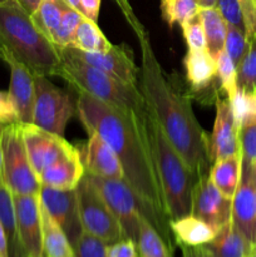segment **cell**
Wrapping results in <instances>:
<instances>
[{
	"label": "cell",
	"instance_id": "cb8c5ba5",
	"mask_svg": "<svg viewBox=\"0 0 256 257\" xmlns=\"http://www.w3.org/2000/svg\"><path fill=\"white\" fill-rule=\"evenodd\" d=\"M44 257H75L74 248L60 226L48 215L40 203Z\"/></svg>",
	"mask_w": 256,
	"mask_h": 257
},
{
	"label": "cell",
	"instance_id": "d4e9b609",
	"mask_svg": "<svg viewBox=\"0 0 256 257\" xmlns=\"http://www.w3.org/2000/svg\"><path fill=\"white\" fill-rule=\"evenodd\" d=\"M198 15L205 30L208 53L216 58L225 49L227 23L216 8H200Z\"/></svg>",
	"mask_w": 256,
	"mask_h": 257
},
{
	"label": "cell",
	"instance_id": "e575fe53",
	"mask_svg": "<svg viewBox=\"0 0 256 257\" xmlns=\"http://www.w3.org/2000/svg\"><path fill=\"white\" fill-rule=\"evenodd\" d=\"M248 49V39L246 37V33L233 25L227 24V33H226L225 40V50L230 58L232 59L236 68L241 63L242 58L245 57L246 52Z\"/></svg>",
	"mask_w": 256,
	"mask_h": 257
},
{
	"label": "cell",
	"instance_id": "681fc988",
	"mask_svg": "<svg viewBox=\"0 0 256 257\" xmlns=\"http://www.w3.org/2000/svg\"><path fill=\"white\" fill-rule=\"evenodd\" d=\"M3 131V130H2ZM2 131H0V183L3 182V163H2Z\"/></svg>",
	"mask_w": 256,
	"mask_h": 257
},
{
	"label": "cell",
	"instance_id": "7dc6e473",
	"mask_svg": "<svg viewBox=\"0 0 256 257\" xmlns=\"http://www.w3.org/2000/svg\"><path fill=\"white\" fill-rule=\"evenodd\" d=\"M65 3H67L69 7H72L73 9L78 10L79 13H82L83 15H84V12H83V8H82V4H80V0H64Z\"/></svg>",
	"mask_w": 256,
	"mask_h": 257
},
{
	"label": "cell",
	"instance_id": "ee69618b",
	"mask_svg": "<svg viewBox=\"0 0 256 257\" xmlns=\"http://www.w3.org/2000/svg\"><path fill=\"white\" fill-rule=\"evenodd\" d=\"M182 257H213L207 246H196V247H181Z\"/></svg>",
	"mask_w": 256,
	"mask_h": 257
},
{
	"label": "cell",
	"instance_id": "3957f363",
	"mask_svg": "<svg viewBox=\"0 0 256 257\" xmlns=\"http://www.w3.org/2000/svg\"><path fill=\"white\" fill-rule=\"evenodd\" d=\"M0 44L34 75L52 77L59 73V49L38 29L19 0L0 3Z\"/></svg>",
	"mask_w": 256,
	"mask_h": 257
},
{
	"label": "cell",
	"instance_id": "8d00e7d4",
	"mask_svg": "<svg viewBox=\"0 0 256 257\" xmlns=\"http://www.w3.org/2000/svg\"><path fill=\"white\" fill-rule=\"evenodd\" d=\"M181 27H182L183 38H185L188 50H207L205 30H203L200 15H195L192 19L183 23Z\"/></svg>",
	"mask_w": 256,
	"mask_h": 257
},
{
	"label": "cell",
	"instance_id": "4316f807",
	"mask_svg": "<svg viewBox=\"0 0 256 257\" xmlns=\"http://www.w3.org/2000/svg\"><path fill=\"white\" fill-rule=\"evenodd\" d=\"M69 5L64 0H42L37 10L32 14V19L38 29L54 43L55 34L60 25L63 13Z\"/></svg>",
	"mask_w": 256,
	"mask_h": 257
},
{
	"label": "cell",
	"instance_id": "1f68e13d",
	"mask_svg": "<svg viewBox=\"0 0 256 257\" xmlns=\"http://www.w3.org/2000/svg\"><path fill=\"white\" fill-rule=\"evenodd\" d=\"M217 64V75L221 89L226 93L228 100L235 97L237 92V68L225 49L215 58Z\"/></svg>",
	"mask_w": 256,
	"mask_h": 257
},
{
	"label": "cell",
	"instance_id": "db71d44e",
	"mask_svg": "<svg viewBox=\"0 0 256 257\" xmlns=\"http://www.w3.org/2000/svg\"><path fill=\"white\" fill-rule=\"evenodd\" d=\"M0 257H2V256H0Z\"/></svg>",
	"mask_w": 256,
	"mask_h": 257
},
{
	"label": "cell",
	"instance_id": "bcb514c9",
	"mask_svg": "<svg viewBox=\"0 0 256 257\" xmlns=\"http://www.w3.org/2000/svg\"><path fill=\"white\" fill-rule=\"evenodd\" d=\"M40 2H42V0H19L20 4H22L23 7L30 13V14H33V13L37 10L38 5L40 4Z\"/></svg>",
	"mask_w": 256,
	"mask_h": 257
},
{
	"label": "cell",
	"instance_id": "d590c367",
	"mask_svg": "<svg viewBox=\"0 0 256 257\" xmlns=\"http://www.w3.org/2000/svg\"><path fill=\"white\" fill-rule=\"evenodd\" d=\"M75 257H107L108 245L95 236L83 231L73 245Z\"/></svg>",
	"mask_w": 256,
	"mask_h": 257
},
{
	"label": "cell",
	"instance_id": "ab89813d",
	"mask_svg": "<svg viewBox=\"0 0 256 257\" xmlns=\"http://www.w3.org/2000/svg\"><path fill=\"white\" fill-rule=\"evenodd\" d=\"M243 14L246 37L250 40L256 35V0H238Z\"/></svg>",
	"mask_w": 256,
	"mask_h": 257
},
{
	"label": "cell",
	"instance_id": "484cf974",
	"mask_svg": "<svg viewBox=\"0 0 256 257\" xmlns=\"http://www.w3.org/2000/svg\"><path fill=\"white\" fill-rule=\"evenodd\" d=\"M0 222L7 235L9 257H24L22 247H20L19 238H18L13 193L4 182L0 183Z\"/></svg>",
	"mask_w": 256,
	"mask_h": 257
},
{
	"label": "cell",
	"instance_id": "ac0fdd59",
	"mask_svg": "<svg viewBox=\"0 0 256 257\" xmlns=\"http://www.w3.org/2000/svg\"><path fill=\"white\" fill-rule=\"evenodd\" d=\"M241 153L238 142V125L235 120L228 98L216 100V119L213 131L208 136V157L211 163L220 158Z\"/></svg>",
	"mask_w": 256,
	"mask_h": 257
},
{
	"label": "cell",
	"instance_id": "9a60e30c",
	"mask_svg": "<svg viewBox=\"0 0 256 257\" xmlns=\"http://www.w3.org/2000/svg\"><path fill=\"white\" fill-rule=\"evenodd\" d=\"M231 220L256 246V163L242 160L240 183L232 198Z\"/></svg>",
	"mask_w": 256,
	"mask_h": 257
},
{
	"label": "cell",
	"instance_id": "7402d4cb",
	"mask_svg": "<svg viewBox=\"0 0 256 257\" xmlns=\"http://www.w3.org/2000/svg\"><path fill=\"white\" fill-rule=\"evenodd\" d=\"M206 246L213 257H250L255 248V245L233 225L232 220L222 226L215 238Z\"/></svg>",
	"mask_w": 256,
	"mask_h": 257
},
{
	"label": "cell",
	"instance_id": "836d02e7",
	"mask_svg": "<svg viewBox=\"0 0 256 257\" xmlns=\"http://www.w3.org/2000/svg\"><path fill=\"white\" fill-rule=\"evenodd\" d=\"M83 18L85 17L82 13L73 9L72 7L67 8V10L63 13L60 25L59 28H58L57 34H55L54 38V44L57 45L58 48L67 47V45L72 44L75 30H77L78 25H79L80 22L83 20Z\"/></svg>",
	"mask_w": 256,
	"mask_h": 257
},
{
	"label": "cell",
	"instance_id": "6da1fadb",
	"mask_svg": "<svg viewBox=\"0 0 256 257\" xmlns=\"http://www.w3.org/2000/svg\"><path fill=\"white\" fill-rule=\"evenodd\" d=\"M77 112L87 132L98 133L113 148L130 187L156 212L168 218L143 125L146 113L125 112L82 90H78Z\"/></svg>",
	"mask_w": 256,
	"mask_h": 257
},
{
	"label": "cell",
	"instance_id": "4dcf8cb0",
	"mask_svg": "<svg viewBox=\"0 0 256 257\" xmlns=\"http://www.w3.org/2000/svg\"><path fill=\"white\" fill-rule=\"evenodd\" d=\"M237 89L256 94V35L248 40V49L237 67Z\"/></svg>",
	"mask_w": 256,
	"mask_h": 257
},
{
	"label": "cell",
	"instance_id": "f5cc1de1",
	"mask_svg": "<svg viewBox=\"0 0 256 257\" xmlns=\"http://www.w3.org/2000/svg\"><path fill=\"white\" fill-rule=\"evenodd\" d=\"M3 2H5V0H0V3H3Z\"/></svg>",
	"mask_w": 256,
	"mask_h": 257
},
{
	"label": "cell",
	"instance_id": "52a82bcc",
	"mask_svg": "<svg viewBox=\"0 0 256 257\" xmlns=\"http://www.w3.org/2000/svg\"><path fill=\"white\" fill-rule=\"evenodd\" d=\"M3 182L13 195H39V177L33 170L23 141L20 123L2 131Z\"/></svg>",
	"mask_w": 256,
	"mask_h": 257
},
{
	"label": "cell",
	"instance_id": "f907efd6",
	"mask_svg": "<svg viewBox=\"0 0 256 257\" xmlns=\"http://www.w3.org/2000/svg\"><path fill=\"white\" fill-rule=\"evenodd\" d=\"M250 257H256V246H255V248H253L252 253H251V256H250Z\"/></svg>",
	"mask_w": 256,
	"mask_h": 257
},
{
	"label": "cell",
	"instance_id": "816d5d0a",
	"mask_svg": "<svg viewBox=\"0 0 256 257\" xmlns=\"http://www.w3.org/2000/svg\"><path fill=\"white\" fill-rule=\"evenodd\" d=\"M3 127H4V125H0V131H2V130H3Z\"/></svg>",
	"mask_w": 256,
	"mask_h": 257
},
{
	"label": "cell",
	"instance_id": "f35d334b",
	"mask_svg": "<svg viewBox=\"0 0 256 257\" xmlns=\"http://www.w3.org/2000/svg\"><path fill=\"white\" fill-rule=\"evenodd\" d=\"M19 123L17 108L10 97L9 92L0 90V125H8Z\"/></svg>",
	"mask_w": 256,
	"mask_h": 257
},
{
	"label": "cell",
	"instance_id": "5bb4252c",
	"mask_svg": "<svg viewBox=\"0 0 256 257\" xmlns=\"http://www.w3.org/2000/svg\"><path fill=\"white\" fill-rule=\"evenodd\" d=\"M68 50L83 60L87 64L103 70L107 74L127 83V84L138 87V73L140 68L135 62V54L130 45L118 44L112 45L109 50L103 53H88L77 49L73 45H67Z\"/></svg>",
	"mask_w": 256,
	"mask_h": 257
},
{
	"label": "cell",
	"instance_id": "44dd1931",
	"mask_svg": "<svg viewBox=\"0 0 256 257\" xmlns=\"http://www.w3.org/2000/svg\"><path fill=\"white\" fill-rule=\"evenodd\" d=\"M170 230L172 237L180 247L206 246L215 238L217 231L193 215L170 220Z\"/></svg>",
	"mask_w": 256,
	"mask_h": 257
},
{
	"label": "cell",
	"instance_id": "d6986e66",
	"mask_svg": "<svg viewBox=\"0 0 256 257\" xmlns=\"http://www.w3.org/2000/svg\"><path fill=\"white\" fill-rule=\"evenodd\" d=\"M89 140L80 153L85 172L112 180H124V171L113 148L98 133L89 132Z\"/></svg>",
	"mask_w": 256,
	"mask_h": 257
},
{
	"label": "cell",
	"instance_id": "f1b7e54d",
	"mask_svg": "<svg viewBox=\"0 0 256 257\" xmlns=\"http://www.w3.org/2000/svg\"><path fill=\"white\" fill-rule=\"evenodd\" d=\"M137 248L140 257H171V248L145 216H141L140 218Z\"/></svg>",
	"mask_w": 256,
	"mask_h": 257
},
{
	"label": "cell",
	"instance_id": "74e56055",
	"mask_svg": "<svg viewBox=\"0 0 256 257\" xmlns=\"http://www.w3.org/2000/svg\"><path fill=\"white\" fill-rule=\"evenodd\" d=\"M216 9L220 12L221 17L225 19L227 24L233 25L246 33L245 20H243V14L238 0H217Z\"/></svg>",
	"mask_w": 256,
	"mask_h": 257
},
{
	"label": "cell",
	"instance_id": "603a6c76",
	"mask_svg": "<svg viewBox=\"0 0 256 257\" xmlns=\"http://www.w3.org/2000/svg\"><path fill=\"white\" fill-rule=\"evenodd\" d=\"M241 153L230 157L220 158L212 163L210 168V177L216 187L226 198L232 200L238 187L241 178Z\"/></svg>",
	"mask_w": 256,
	"mask_h": 257
},
{
	"label": "cell",
	"instance_id": "e0dca14e",
	"mask_svg": "<svg viewBox=\"0 0 256 257\" xmlns=\"http://www.w3.org/2000/svg\"><path fill=\"white\" fill-rule=\"evenodd\" d=\"M0 59L9 65L10 85L8 92L17 108L19 123L32 124L35 99L34 74L2 44Z\"/></svg>",
	"mask_w": 256,
	"mask_h": 257
},
{
	"label": "cell",
	"instance_id": "ffe728a7",
	"mask_svg": "<svg viewBox=\"0 0 256 257\" xmlns=\"http://www.w3.org/2000/svg\"><path fill=\"white\" fill-rule=\"evenodd\" d=\"M84 173L85 170L79 152L74 156L57 161L45 168L38 177L42 186L68 191L77 188Z\"/></svg>",
	"mask_w": 256,
	"mask_h": 257
},
{
	"label": "cell",
	"instance_id": "f6af8a7d",
	"mask_svg": "<svg viewBox=\"0 0 256 257\" xmlns=\"http://www.w3.org/2000/svg\"><path fill=\"white\" fill-rule=\"evenodd\" d=\"M0 256L9 257V250H8V240L5 231L3 228L2 222H0Z\"/></svg>",
	"mask_w": 256,
	"mask_h": 257
},
{
	"label": "cell",
	"instance_id": "c3c4849f",
	"mask_svg": "<svg viewBox=\"0 0 256 257\" xmlns=\"http://www.w3.org/2000/svg\"><path fill=\"white\" fill-rule=\"evenodd\" d=\"M200 8H216L217 0H197Z\"/></svg>",
	"mask_w": 256,
	"mask_h": 257
},
{
	"label": "cell",
	"instance_id": "2e32d148",
	"mask_svg": "<svg viewBox=\"0 0 256 257\" xmlns=\"http://www.w3.org/2000/svg\"><path fill=\"white\" fill-rule=\"evenodd\" d=\"M39 200L48 215L64 231L72 246L74 245L83 232L75 190H55L40 186Z\"/></svg>",
	"mask_w": 256,
	"mask_h": 257
},
{
	"label": "cell",
	"instance_id": "8fae6325",
	"mask_svg": "<svg viewBox=\"0 0 256 257\" xmlns=\"http://www.w3.org/2000/svg\"><path fill=\"white\" fill-rule=\"evenodd\" d=\"M18 238L24 257L43 255V226L39 195H13Z\"/></svg>",
	"mask_w": 256,
	"mask_h": 257
},
{
	"label": "cell",
	"instance_id": "f546056e",
	"mask_svg": "<svg viewBox=\"0 0 256 257\" xmlns=\"http://www.w3.org/2000/svg\"><path fill=\"white\" fill-rule=\"evenodd\" d=\"M197 0H161V13L168 27L182 25L198 14Z\"/></svg>",
	"mask_w": 256,
	"mask_h": 257
},
{
	"label": "cell",
	"instance_id": "d6a6232c",
	"mask_svg": "<svg viewBox=\"0 0 256 257\" xmlns=\"http://www.w3.org/2000/svg\"><path fill=\"white\" fill-rule=\"evenodd\" d=\"M241 158L256 163V114H248L238 127Z\"/></svg>",
	"mask_w": 256,
	"mask_h": 257
},
{
	"label": "cell",
	"instance_id": "8992f818",
	"mask_svg": "<svg viewBox=\"0 0 256 257\" xmlns=\"http://www.w3.org/2000/svg\"><path fill=\"white\" fill-rule=\"evenodd\" d=\"M84 175L115 216L122 227L124 238L132 240L137 245L140 237V218L141 216H145L146 220L165 240L168 247H172L170 220L161 216L147 205L124 180L103 178L88 172Z\"/></svg>",
	"mask_w": 256,
	"mask_h": 257
},
{
	"label": "cell",
	"instance_id": "277c9868",
	"mask_svg": "<svg viewBox=\"0 0 256 257\" xmlns=\"http://www.w3.org/2000/svg\"><path fill=\"white\" fill-rule=\"evenodd\" d=\"M143 125L168 220L191 215L192 192L198 175L188 167L148 109Z\"/></svg>",
	"mask_w": 256,
	"mask_h": 257
},
{
	"label": "cell",
	"instance_id": "b9f144b4",
	"mask_svg": "<svg viewBox=\"0 0 256 257\" xmlns=\"http://www.w3.org/2000/svg\"><path fill=\"white\" fill-rule=\"evenodd\" d=\"M114 2L117 3L118 7L120 8L123 15H124V18L127 19L128 24L131 25L132 30L135 32L136 37H140V35H142L143 33L147 32V30L145 29V27L141 24V22L138 20V18L135 15L132 7H131V4L128 0H114Z\"/></svg>",
	"mask_w": 256,
	"mask_h": 257
},
{
	"label": "cell",
	"instance_id": "83f0119b",
	"mask_svg": "<svg viewBox=\"0 0 256 257\" xmlns=\"http://www.w3.org/2000/svg\"><path fill=\"white\" fill-rule=\"evenodd\" d=\"M77 49L88 53H103L112 48V43L105 38L97 23L83 18L73 37L72 44Z\"/></svg>",
	"mask_w": 256,
	"mask_h": 257
},
{
	"label": "cell",
	"instance_id": "ba28073f",
	"mask_svg": "<svg viewBox=\"0 0 256 257\" xmlns=\"http://www.w3.org/2000/svg\"><path fill=\"white\" fill-rule=\"evenodd\" d=\"M75 192L83 231L95 236L108 246L124 238L118 220L85 175L75 188Z\"/></svg>",
	"mask_w": 256,
	"mask_h": 257
},
{
	"label": "cell",
	"instance_id": "7bdbcfd3",
	"mask_svg": "<svg viewBox=\"0 0 256 257\" xmlns=\"http://www.w3.org/2000/svg\"><path fill=\"white\" fill-rule=\"evenodd\" d=\"M100 3H102V0H80L84 17L97 23L98 17H99Z\"/></svg>",
	"mask_w": 256,
	"mask_h": 257
},
{
	"label": "cell",
	"instance_id": "7c38bea8",
	"mask_svg": "<svg viewBox=\"0 0 256 257\" xmlns=\"http://www.w3.org/2000/svg\"><path fill=\"white\" fill-rule=\"evenodd\" d=\"M183 65L186 80L190 85V97H195L202 104L216 103L218 94L217 64L208 50H187Z\"/></svg>",
	"mask_w": 256,
	"mask_h": 257
},
{
	"label": "cell",
	"instance_id": "7a4b0ae2",
	"mask_svg": "<svg viewBox=\"0 0 256 257\" xmlns=\"http://www.w3.org/2000/svg\"><path fill=\"white\" fill-rule=\"evenodd\" d=\"M137 39L141 47L138 89L147 109L188 167L198 176L206 175L212 166L208 157V135L193 113L191 97L181 92L163 73L151 45L150 34L146 32Z\"/></svg>",
	"mask_w": 256,
	"mask_h": 257
},
{
	"label": "cell",
	"instance_id": "30bf717a",
	"mask_svg": "<svg viewBox=\"0 0 256 257\" xmlns=\"http://www.w3.org/2000/svg\"><path fill=\"white\" fill-rule=\"evenodd\" d=\"M20 130L29 162L38 176L57 161L79 153V150L63 136L48 132L35 124L20 123Z\"/></svg>",
	"mask_w": 256,
	"mask_h": 257
},
{
	"label": "cell",
	"instance_id": "9c48e42d",
	"mask_svg": "<svg viewBox=\"0 0 256 257\" xmlns=\"http://www.w3.org/2000/svg\"><path fill=\"white\" fill-rule=\"evenodd\" d=\"M34 88L35 99L32 124L63 136L68 122L77 109L72 97L55 87L45 75H34Z\"/></svg>",
	"mask_w": 256,
	"mask_h": 257
},
{
	"label": "cell",
	"instance_id": "60d3db41",
	"mask_svg": "<svg viewBox=\"0 0 256 257\" xmlns=\"http://www.w3.org/2000/svg\"><path fill=\"white\" fill-rule=\"evenodd\" d=\"M107 257H140V252L137 251V245L132 240L123 238L108 246Z\"/></svg>",
	"mask_w": 256,
	"mask_h": 257
},
{
	"label": "cell",
	"instance_id": "5b68a950",
	"mask_svg": "<svg viewBox=\"0 0 256 257\" xmlns=\"http://www.w3.org/2000/svg\"><path fill=\"white\" fill-rule=\"evenodd\" d=\"M62 65L58 77L67 80L75 90H82L107 104L125 112L143 115L147 110L145 98L136 85L127 84L103 70L87 64L65 47L58 48Z\"/></svg>",
	"mask_w": 256,
	"mask_h": 257
},
{
	"label": "cell",
	"instance_id": "4fadbf2b",
	"mask_svg": "<svg viewBox=\"0 0 256 257\" xmlns=\"http://www.w3.org/2000/svg\"><path fill=\"white\" fill-rule=\"evenodd\" d=\"M232 200L220 192L210 177V172L198 176L193 187L191 215L212 226L216 231L231 221Z\"/></svg>",
	"mask_w": 256,
	"mask_h": 257
}]
</instances>
